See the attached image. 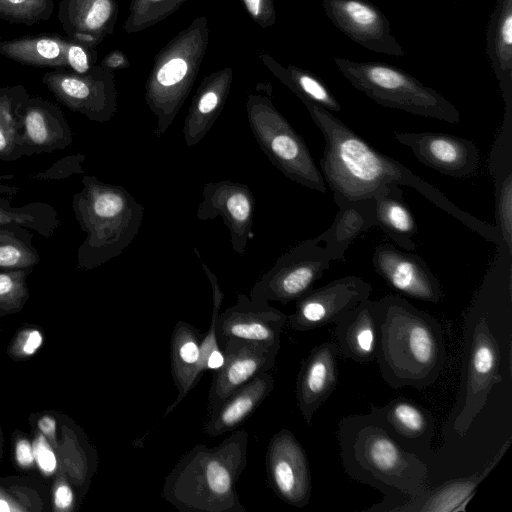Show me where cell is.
Returning a JSON list of instances; mask_svg holds the SVG:
<instances>
[{"mask_svg": "<svg viewBox=\"0 0 512 512\" xmlns=\"http://www.w3.org/2000/svg\"><path fill=\"white\" fill-rule=\"evenodd\" d=\"M54 502L60 510L69 508L73 503V492L67 485L58 486L54 494Z\"/></svg>", "mask_w": 512, "mask_h": 512, "instance_id": "cell-47", "label": "cell"}, {"mask_svg": "<svg viewBox=\"0 0 512 512\" xmlns=\"http://www.w3.org/2000/svg\"><path fill=\"white\" fill-rule=\"evenodd\" d=\"M35 219L32 213H28L24 210L11 211L0 207V225L14 223L31 227Z\"/></svg>", "mask_w": 512, "mask_h": 512, "instance_id": "cell-43", "label": "cell"}, {"mask_svg": "<svg viewBox=\"0 0 512 512\" xmlns=\"http://www.w3.org/2000/svg\"><path fill=\"white\" fill-rule=\"evenodd\" d=\"M76 195L75 209L87 237L79 249V263L85 269L99 266L119 256L137 236L143 206L124 187L83 179Z\"/></svg>", "mask_w": 512, "mask_h": 512, "instance_id": "cell-5", "label": "cell"}, {"mask_svg": "<svg viewBox=\"0 0 512 512\" xmlns=\"http://www.w3.org/2000/svg\"><path fill=\"white\" fill-rule=\"evenodd\" d=\"M326 16L335 27L364 48L389 56L405 52L392 34L386 15L367 0H323Z\"/></svg>", "mask_w": 512, "mask_h": 512, "instance_id": "cell-15", "label": "cell"}, {"mask_svg": "<svg viewBox=\"0 0 512 512\" xmlns=\"http://www.w3.org/2000/svg\"><path fill=\"white\" fill-rule=\"evenodd\" d=\"M499 343L484 314L468 318L460 397L450 414L453 429L464 437L484 408L492 388L502 381Z\"/></svg>", "mask_w": 512, "mask_h": 512, "instance_id": "cell-9", "label": "cell"}, {"mask_svg": "<svg viewBox=\"0 0 512 512\" xmlns=\"http://www.w3.org/2000/svg\"><path fill=\"white\" fill-rule=\"evenodd\" d=\"M274 377L263 372L232 392L213 412L208 414L204 432L217 437L242 425L270 395Z\"/></svg>", "mask_w": 512, "mask_h": 512, "instance_id": "cell-28", "label": "cell"}, {"mask_svg": "<svg viewBox=\"0 0 512 512\" xmlns=\"http://www.w3.org/2000/svg\"><path fill=\"white\" fill-rule=\"evenodd\" d=\"M376 225L397 245L408 252L416 250L415 219L403 198L400 186L389 184L375 195Z\"/></svg>", "mask_w": 512, "mask_h": 512, "instance_id": "cell-32", "label": "cell"}, {"mask_svg": "<svg viewBox=\"0 0 512 512\" xmlns=\"http://www.w3.org/2000/svg\"><path fill=\"white\" fill-rule=\"evenodd\" d=\"M188 0H131L123 29L127 33L141 32L166 19Z\"/></svg>", "mask_w": 512, "mask_h": 512, "instance_id": "cell-36", "label": "cell"}, {"mask_svg": "<svg viewBox=\"0 0 512 512\" xmlns=\"http://www.w3.org/2000/svg\"><path fill=\"white\" fill-rule=\"evenodd\" d=\"M57 17L67 37L96 48L113 34L118 4L116 0H61Z\"/></svg>", "mask_w": 512, "mask_h": 512, "instance_id": "cell-22", "label": "cell"}, {"mask_svg": "<svg viewBox=\"0 0 512 512\" xmlns=\"http://www.w3.org/2000/svg\"><path fill=\"white\" fill-rule=\"evenodd\" d=\"M250 17L261 28H268L275 24L276 12L273 0H242Z\"/></svg>", "mask_w": 512, "mask_h": 512, "instance_id": "cell-41", "label": "cell"}, {"mask_svg": "<svg viewBox=\"0 0 512 512\" xmlns=\"http://www.w3.org/2000/svg\"><path fill=\"white\" fill-rule=\"evenodd\" d=\"M372 286L354 275L343 276L319 288H312L298 300L287 316L292 330L309 331L336 324L348 311L369 299Z\"/></svg>", "mask_w": 512, "mask_h": 512, "instance_id": "cell-12", "label": "cell"}, {"mask_svg": "<svg viewBox=\"0 0 512 512\" xmlns=\"http://www.w3.org/2000/svg\"><path fill=\"white\" fill-rule=\"evenodd\" d=\"M246 112L256 142L270 162L290 180L326 192L325 180L305 141L276 109L271 99L250 94Z\"/></svg>", "mask_w": 512, "mask_h": 512, "instance_id": "cell-8", "label": "cell"}, {"mask_svg": "<svg viewBox=\"0 0 512 512\" xmlns=\"http://www.w3.org/2000/svg\"><path fill=\"white\" fill-rule=\"evenodd\" d=\"M247 447L245 430H234L216 447L195 445L165 477L162 497L181 512H245L236 484Z\"/></svg>", "mask_w": 512, "mask_h": 512, "instance_id": "cell-4", "label": "cell"}, {"mask_svg": "<svg viewBox=\"0 0 512 512\" xmlns=\"http://www.w3.org/2000/svg\"><path fill=\"white\" fill-rule=\"evenodd\" d=\"M486 51L505 101V112H512V0H496L487 26Z\"/></svg>", "mask_w": 512, "mask_h": 512, "instance_id": "cell-30", "label": "cell"}, {"mask_svg": "<svg viewBox=\"0 0 512 512\" xmlns=\"http://www.w3.org/2000/svg\"><path fill=\"white\" fill-rule=\"evenodd\" d=\"M0 55L23 65L67 69L79 74L88 72L97 60L95 48L55 33L0 41Z\"/></svg>", "mask_w": 512, "mask_h": 512, "instance_id": "cell-14", "label": "cell"}, {"mask_svg": "<svg viewBox=\"0 0 512 512\" xmlns=\"http://www.w3.org/2000/svg\"><path fill=\"white\" fill-rule=\"evenodd\" d=\"M287 315L266 303H253L242 293L234 305L219 313L217 339L220 348L230 338L280 348V337Z\"/></svg>", "mask_w": 512, "mask_h": 512, "instance_id": "cell-20", "label": "cell"}, {"mask_svg": "<svg viewBox=\"0 0 512 512\" xmlns=\"http://www.w3.org/2000/svg\"><path fill=\"white\" fill-rule=\"evenodd\" d=\"M339 210L332 225L315 237L332 261L342 260L350 244L363 232L376 225L374 198L351 200L333 192Z\"/></svg>", "mask_w": 512, "mask_h": 512, "instance_id": "cell-26", "label": "cell"}, {"mask_svg": "<svg viewBox=\"0 0 512 512\" xmlns=\"http://www.w3.org/2000/svg\"><path fill=\"white\" fill-rule=\"evenodd\" d=\"M254 209L255 198L247 185L231 180L207 182L196 218L205 221L220 216L229 230L232 249L244 255L247 242L253 237Z\"/></svg>", "mask_w": 512, "mask_h": 512, "instance_id": "cell-16", "label": "cell"}, {"mask_svg": "<svg viewBox=\"0 0 512 512\" xmlns=\"http://www.w3.org/2000/svg\"><path fill=\"white\" fill-rule=\"evenodd\" d=\"M202 268L211 284L212 288V316L208 331L202 338L200 344V355L197 368L193 377V386L195 387L207 370H217L224 362V355L217 339V320L224 299V294L220 288L216 275L202 263Z\"/></svg>", "mask_w": 512, "mask_h": 512, "instance_id": "cell-34", "label": "cell"}, {"mask_svg": "<svg viewBox=\"0 0 512 512\" xmlns=\"http://www.w3.org/2000/svg\"><path fill=\"white\" fill-rule=\"evenodd\" d=\"M393 135L423 165L441 174L464 178L474 174L479 166V150L471 140L440 132L395 130Z\"/></svg>", "mask_w": 512, "mask_h": 512, "instance_id": "cell-17", "label": "cell"}, {"mask_svg": "<svg viewBox=\"0 0 512 512\" xmlns=\"http://www.w3.org/2000/svg\"><path fill=\"white\" fill-rule=\"evenodd\" d=\"M54 0H0V19L32 26L51 18Z\"/></svg>", "mask_w": 512, "mask_h": 512, "instance_id": "cell-37", "label": "cell"}, {"mask_svg": "<svg viewBox=\"0 0 512 512\" xmlns=\"http://www.w3.org/2000/svg\"><path fill=\"white\" fill-rule=\"evenodd\" d=\"M496 210L498 229L501 233L504 246L511 255L512 252V168L511 159L504 166V171L499 175L496 172Z\"/></svg>", "mask_w": 512, "mask_h": 512, "instance_id": "cell-38", "label": "cell"}, {"mask_svg": "<svg viewBox=\"0 0 512 512\" xmlns=\"http://www.w3.org/2000/svg\"><path fill=\"white\" fill-rule=\"evenodd\" d=\"M23 85L0 88V156H8L18 140V108L28 97Z\"/></svg>", "mask_w": 512, "mask_h": 512, "instance_id": "cell-35", "label": "cell"}, {"mask_svg": "<svg viewBox=\"0 0 512 512\" xmlns=\"http://www.w3.org/2000/svg\"><path fill=\"white\" fill-rule=\"evenodd\" d=\"M510 444L511 439L509 438L494 459L481 472L445 481L435 488H427L419 496L400 503L391 512L463 511L479 484L504 456Z\"/></svg>", "mask_w": 512, "mask_h": 512, "instance_id": "cell-25", "label": "cell"}, {"mask_svg": "<svg viewBox=\"0 0 512 512\" xmlns=\"http://www.w3.org/2000/svg\"><path fill=\"white\" fill-rule=\"evenodd\" d=\"M42 342V334L38 330H31L22 341L21 350L25 355H32L40 348Z\"/></svg>", "mask_w": 512, "mask_h": 512, "instance_id": "cell-46", "label": "cell"}, {"mask_svg": "<svg viewBox=\"0 0 512 512\" xmlns=\"http://www.w3.org/2000/svg\"><path fill=\"white\" fill-rule=\"evenodd\" d=\"M22 139L32 148L52 150L72 141L61 110L37 96H28L18 108Z\"/></svg>", "mask_w": 512, "mask_h": 512, "instance_id": "cell-27", "label": "cell"}, {"mask_svg": "<svg viewBox=\"0 0 512 512\" xmlns=\"http://www.w3.org/2000/svg\"><path fill=\"white\" fill-rule=\"evenodd\" d=\"M39 262L37 253L10 234L0 232V268L29 269Z\"/></svg>", "mask_w": 512, "mask_h": 512, "instance_id": "cell-39", "label": "cell"}, {"mask_svg": "<svg viewBox=\"0 0 512 512\" xmlns=\"http://www.w3.org/2000/svg\"><path fill=\"white\" fill-rule=\"evenodd\" d=\"M100 66L111 71L130 67L129 60L121 50H112L101 60Z\"/></svg>", "mask_w": 512, "mask_h": 512, "instance_id": "cell-44", "label": "cell"}, {"mask_svg": "<svg viewBox=\"0 0 512 512\" xmlns=\"http://www.w3.org/2000/svg\"><path fill=\"white\" fill-rule=\"evenodd\" d=\"M278 347L230 338L221 347L222 366L215 370L208 394V414L213 412L232 392L263 372H270L276 363Z\"/></svg>", "mask_w": 512, "mask_h": 512, "instance_id": "cell-18", "label": "cell"}, {"mask_svg": "<svg viewBox=\"0 0 512 512\" xmlns=\"http://www.w3.org/2000/svg\"><path fill=\"white\" fill-rule=\"evenodd\" d=\"M372 264L385 282L402 295L435 304L443 299L439 280L427 263L412 252L382 243L374 250Z\"/></svg>", "mask_w": 512, "mask_h": 512, "instance_id": "cell-19", "label": "cell"}, {"mask_svg": "<svg viewBox=\"0 0 512 512\" xmlns=\"http://www.w3.org/2000/svg\"><path fill=\"white\" fill-rule=\"evenodd\" d=\"M34 460L45 474H52L57 467V459L49 443L41 435L33 443Z\"/></svg>", "mask_w": 512, "mask_h": 512, "instance_id": "cell-42", "label": "cell"}, {"mask_svg": "<svg viewBox=\"0 0 512 512\" xmlns=\"http://www.w3.org/2000/svg\"><path fill=\"white\" fill-rule=\"evenodd\" d=\"M38 427L43 434L48 437H54L56 431V421L53 417L45 415L38 421Z\"/></svg>", "mask_w": 512, "mask_h": 512, "instance_id": "cell-48", "label": "cell"}, {"mask_svg": "<svg viewBox=\"0 0 512 512\" xmlns=\"http://www.w3.org/2000/svg\"><path fill=\"white\" fill-rule=\"evenodd\" d=\"M378 321L376 361L392 388L422 390L439 378L446 361L439 322L399 295L375 301Z\"/></svg>", "mask_w": 512, "mask_h": 512, "instance_id": "cell-3", "label": "cell"}, {"mask_svg": "<svg viewBox=\"0 0 512 512\" xmlns=\"http://www.w3.org/2000/svg\"><path fill=\"white\" fill-rule=\"evenodd\" d=\"M15 456L18 464L22 467H29L34 461L33 446L26 439L17 442Z\"/></svg>", "mask_w": 512, "mask_h": 512, "instance_id": "cell-45", "label": "cell"}, {"mask_svg": "<svg viewBox=\"0 0 512 512\" xmlns=\"http://www.w3.org/2000/svg\"><path fill=\"white\" fill-rule=\"evenodd\" d=\"M300 100L324 136L325 148L320 168L333 192L358 200L373 198L389 184L408 186L486 240L498 246L504 244L497 227L458 208L436 187L400 162L376 150L327 109L310 100Z\"/></svg>", "mask_w": 512, "mask_h": 512, "instance_id": "cell-1", "label": "cell"}, {"mask_svg": "<svg viewBox=\"0 0 512 512\" xmlns=\"http://www.w3.org/2000/svg\"><path fill=\"white\" fill-rule=\"evenodd\" d=\"M41 80L59 102L92 121L108 122L117 110L115 72L99 64L84 74L55 69Z\"/></svg>", "mask_w": 512, "mask_h": 512, "instance_id": "cell-11", "label": "cell"}, {"mask_svg": "<svg viewBox=\"0 0 512 512\" xmlns=\"http://www.w3.org/2000/svg\"><path fill=\"white\" fill-rule=\"evenodd\" d=\"M337 440L345 473L380 491L383 500L364 511H390L427 489L428 469L403 448L371 413L342 417Z\"/></svg>", "mask_w": 512, "mask_h": 512, "instance_id": "cell-2", "label": "cell"}, {"mask_svg": "<svg viewBox=\"0 0 512 512\" xmlns=\"http://www.w3.org/2000/svg\"><path fill=\"white\" fill-rule=\"evenodd\" d=\"M334 342L321 343L301 362L296 380V401L307 425L338 383V356Z\"/></svg>", "mask_w": 512, "mask_h": 512, "instance_id": "cell-21", "label": "cell"}, {"mask_svg": "<svg viewBox=\"0 0 512 512\" xmlns=\"http://www.w3.org/2000/svg\"><path fill=\"white\" fill-rule=\"evenodd\" d=\"M13 508L10 506V503L6 500L0 498V511H11Z\"/></svg>", "mask_w": 512, "mask_h": 512, "instance_id": "cell-49", "label": "cell"}, {"mask_svg": "<svg viewBox=\"0 0 512 512\" xmlns=\"http://www.w3.org/2000/svg\"><path fill=\"white\" fill-rule=\"evenodd\" d=\"M331 261L321 242L315 238L302 241L283 253L256 281L249 298L253 303L296 301L313 288Z\"/></svg>", "mask_w": 512, "mask_h": 512, "instance_id": "cell-10", "label": "cell"}, {"mask_svg": "<svg viewBox=\"0 0 512 512\" xmlns=\"http://www.w3.org/2000/svg\"><path fill=\"white\" fill-rule=\"evenodd\" d=\"M334 62L354 88L382 106L452 124L460 121L455 105L394 65L356 62L340 57L334 58Z\"/></svg>", "mask_w": 512, "mask_h": 512, "instance_id": "cell-7", "label": "cell"}, {"mask_svg": "<svg viewBox=\"0 0 512 512\" xmlns=\"http://www.w3.org/2000/svg\"><path fill=\"white\" fill-rule=\"evenodd\" d=\"M233 70L225 67L207 75L200 83L184 120L186 146L198 144L212 128L228 98Z\"/></svg>", "mask_w": 512, "mask_h": 512, "instance_id": "cell-24", "label": "cell"}, {"mask_svg": "<svg viewBox=\"0 0 512 512\" xmlns=\"http://www.w3.org/2000/svg\"><path fill=\"white\" fill-rule=\"evenodd\" d=\"M202 334L193 325L178 321L171 334V373L177 388V397L166 408L164 417L171 413L194 388L193 377L197 368Z\"/></svg>", "mask_w": 512, "mask_h": 512, "instance_id": "cell-31", "label": "cell"}, {"mask_svg": "<svg viewBox=\"0 0 512 512\" xmlns=\"http://www.w3.org/2000/svg\"><path fill=\"white\" fill-rule=\"evenodd\" d=\"M266 473L275 495L296 508L305 507L311 498L312 480L303 446L288 429L275 433L267 447Z\"/></svg>", "mask_w": 512, "mask_h": 512, "instance_id": "cell-13", "label": "cell"}, {"mask_svg": "<svg viewBox=\"0 0 512 512\" xmlns=\"http://www.w3.org/2000/svg\"><path fill=\"white\" fill-rule=\"evenodd\" d=\"M370 412L406 450L414 453L430 449L435 432L433 415L406 398H396L383 406L370 405Z\"/></svg>", "mask_w": 512, "mask_h": 512, "instance_id": "cell-23", "label": "cell"}, {"mask_svg": "<svg viewBox=\"0 0 512 512\" xmlns=\"http://www.w3.org/2000/svg\"><path fill=\"white\" fill-rule=\"evenodd\" d=\"M259 59L299 99L310 100L328 111H341L339 101L313 72L291 64L284 67L267 53H261Z\"/></svg>", "mask_w": 512, "mask_h": 512, "instance_id": "cell-33", "label": "cell"}, {"mask_svg": "<svg viewBox=\"0 0 512 512\" xmlns=\"http://www.w3.org/2000/svg\"><path fill=\"white\" fill-rule=\"evenodd\" d=\"M28 272L15 269L0 273V303H15L26 293L25 278Z\"/></svg>", "mask_w": 512, "mask_h": 512, "instance_id": "cell-40", "label": "cell"}, {"mask_svg": "<svg viewBox=\"0 0 512 512\" xmlns=\"http://www.w3.org/2000/svg\"><path fill=\"white\" fill-rule=\"evenodd\" d=\"M205 16L195 18L156 55L145 83V101L156 118L154 133L165 134L197 78L209 42Z\"/></svg>", "mask_w": 512, "mask_h": 512, "instance_id": "cell-6", "label": "cell"}, {"mask_svg": "<svg viewBox=\"0 0 512 512\" xmlns=\"http://www.w3.org/2000/svg\"><path fill=\"white\" fill-rule=\"evenodd\" d=\"M340 354L357 363L376 359L378 321L375 301L366 299L348 311L334 330Z\"/></svg>", "mask_w": 512, "mask_h": 512, "instance_id": "cell-29", "label": "cell"}]
</instances>
